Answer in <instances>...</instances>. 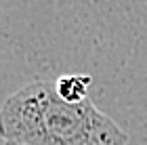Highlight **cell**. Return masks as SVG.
<instances>
[{
    "label": "cell",
    "instance_id": "cell-3",
    "mask_svg": "<svg viewBox=\"0 0 147 145\" xmlns=\"http://www.w3.org/2000/svg\"><path fill=\"white\" fill-rule=\"evenodd\" d=\"M2 145H19V143H9V141H4Z\"/></svg>",
    "mask_w": 147,
    "mask_h": 145
},
{
    "label": "cell",
    "instance_id": "cell-1",
    "mask_svg": "<svg viewBox=\"0 0 147 145\" xmlns=\"http://www.w3.org/2000/svg\"><path fill=\"white\" fill-rule=\"evenodd\" d=\"M0 126L4 141L19 145H128L126 130L90 99L67 103L46 80L6 97Z\"/></svg>",
    "mask_w": 147,
    "mask_h": 145
},
{
    "label": "cell",
    "instance_id": "cell-2",
    "mask_svg": "<svg viewBox=\"0 0 147 145\" xmlns=\"http://www.w3.org/2000/svg\"><path fill=\"white\" fill-rule=\"evenodd\" d=\"M90 84H92L90 74H63L55 80V90L67 103H82L88 99Z\"/></svg>",
    "mask_w": 147,
    "mask_h": 145
}]
</instances>
